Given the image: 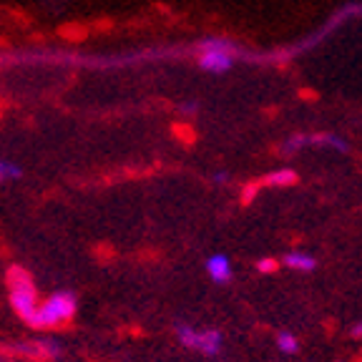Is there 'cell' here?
<instances>
[{
	"label": "cell",
	"mask_w": 362,
	"mask_h": 362,
	"mask_svg": "<svg viewBox=\"0 0 362 362\" xmlns=\"http://www.w3.org/2000/svg\"><path fill=\"white\" fill-rule=\"evenodd\" d=\"M194 58H197V66L204 74L221 76L234 68L239 58V45L232 38L206 35V38H199L197 45H194Z\"/></svg>",
	"instance_id": "6da1fadb"
},
{
	"label": "cell",
	"mask_w": 362,
	"mask_h": 362,
	"mask_svg": "<svg viewBox=\"0 0 362 362\" xmlns=\"http://www.w3.org/2000/svg\"><path fill=\"white\" fill-rule=\"evenodd\" d=\"M6 287H8V302H11L13 312H16L25 325H30V320H33L35 310H38V305H40V294H38V287H35L33 277H30V272L13 264L11 269L6 272Z\"/></svg>",
	"instance_id": "7a4b0ae2"
},
{
	"label": "cell",
	"mask_w": 362,
	"mask_h": 362,
	"mask_svg": "<svg viewBox=\"0 0 362 362\" xmlns=\"http://www.w3.org/2000/svg\"><path fill=\"white\" fill-rule=\"evenodd\" d=\"M78 312V297L71 289H58V292L48 294L45 300H40L38 310H35L33 320L28 327L33 329H56L68 325Z\"/></svg>",
	"instance_id": "3957f363"
},
{
	"label": "cell",
	"mask_w": 362,
	"mask_h": 362,
	"mask_svg": "<svg viewBox=\"0 0 362 362\" xmlns=\"http://www.w3.org/2000/svg\"><path fill=\"white\" fill-rule=\"evenodd\" d=\"M174 334L181 347L199 352L204 357H219L224 350V334L216 327H194V325L179 322L174 327Z\"/></svg>",
	"instance_id": "277c9868"
},
{
	"label": "cell",
	"mask_w": 362,
	"mask_h": 362,
	"mask_svg": "<svg viewBox=\"0 0 362 362\" xmlns=\"http://www.w3.org/2000/svg\"><path fill=\"white\" fill-rule=\"evenodd\" d=\"M6 352L16 360H35V362H53L61 360L63 345L58 339H25V342H16L8 345Z\"/></svg>",
	"instance_id": "5b68a950"
},
{
	"label": "cell",
	"mask_w": 362,
	"mask_h": 362,
	"mask_svg": "<svg viewBox=\"0 0 362 362\" xmlns=\"http://www.w3.org/2000/svg\"><path fill=\"white\" fill-rule=\"evenodd\" d=\"M204 269H206V274H209V279L214 284H229V282H232V277H234L232 259H229L226 255H221V252L206 257V264H204Z\"/></svg>",
	"instance_id": "8992f818"
},
{
	"label": "cell",
	"mask_w": 362,
	"mask_h": 362,
	"mask_svg": "<svg viewBox=\"0 0 362 362\" xmlns=\"http://www.w3.org/2000/svg\"><path fill=\"white\" fill-rule=\"evenodd\" d=\"M282 264L292 272H302V274H310V272L317 269V259L310 252H302V249H294V252H287L282 257Z\"/></svg>",
	"instance_id": "52a82bcc"
},
{
	"label": "cell",
	"mask_w": 362,
	"mask_h": 362,
	"mask_svg": "<svg viewBox=\"0 0 362 362\" xmlns=\"http://www.w3.org/2000/svg\"><path fill=\"white\" fill-rule=\"evenodd\" d=\"M310 144H317V146H325V148H332L337 153H350V144L337 134H317L310 136Z\"/></svg>",
	"instance_id": "ba28073f"
},
{
	"label": "cell",
	"mask_w": 362,
	"mask_h": 362,
	"mask_svg": "<svg viewBox=\"0 0 362 362\" xmlns=\"http://www.w3.org/2000/svg\"><path fill=\"white\" fill-rule=\"evenodd\" d=\"M274 345H277V350L282 352V355L287 357H294V355H300V337L294 332H289V329H282V332H277V339H274Z\"/></svg>",
	"instance_id": "9c48e42d"
},
{
	"label": "cell",
	"mask_w": 362,
	"mask_h": 362,
	"mask_svg": "<svg viewBox=\"0 0 362 362\" xmlns=\"http://www.w3.org/2000/svg\"><path fill=\"white\" fill-rule=\"evenodd\" d=\"M264 184L267 187H292L297 184V171L284 166V169H274L264 176Z\"/></svg>",
	"instance_id": "30bf717a"
},
{
	"label": "cell",
	"mask_w": 362,
	"mask_h": 362,
	"mask_svg": "<svg viewBox=\"0 0 362 362\" xmlns=\"http://www.w3.org/2000/svg\"><path fill=\"white\" fill-rule=\"evenodd\" d=\"M18 179H23V166L13 158H0V187L13 184Z\"/></svg>",
	"instance_id": "8fae6325"
},
{
	"label": "cell",
	"mask_w": 362,
	"mask_h": 362,
	"mask_svg": "<svg viewBox=\"0 0 362 362\" xmlns=\"http://www.w3.org/2000/svg\"><path fill=\"white\" fill-rule=\"evenodd\" d=\"M305 146H310V136L294 134L292 139H287V141L279 146V153H282V156H294V153H300Z\"/></svg>",
	"instance_id": "7c38bea8"
},
{
	"label": "cell",
	"mask_w": 362,
	"mask_h": 362,
	"mask_svg": "<svg viewBox=\"0 0 362 362\" xmlns=\"http://www.w3.org/2000/svg\"><path fill=\"white\" fill-rule=\"evenodd\" d=\"M277 269H279V259H274V257H262V259H257V272H259V274H274Z\"/></svg>",
	"instance_id": "4fadbf2b"
},
{
	"label": "cell",
	"mask_w": 362,
	"mask_h": 362,
	"mask_svg": "<svg viewBox=\"0 0 362 362\" xmlns=\"http://www.w3.org/2000/svg\"><path fill=\"white\" fill-rule=\"evenodd\" d=\"M350 337L352 339H362V320H357V322L350 327Z\"/></svg>",
	"instance_id": "5bb4252c"
},
{
	"label": "cell",
	"mask_w": 362,
	"mask_h": 362,
	"mask_svg": "<svg viewBox=\"0 0 362 362\" xmlns=\"http://www.w3.org/2000/svg\"><path fill=\"white\" fill-rule=\"evenodd\" d=\"M197 108H199V103H197V101H189V103H181L179 111H181V113H197Z\"/></svg>",
	"instance_id": "9a60e30c"
},
{
	"label": "cell",
	"mask_w": 362,
	"mask_h": 362,
	"mask_svg": "<svg viewBox=\"0 0 362 362\" xmlns=\"http://www.w3.org/2000/svg\"><path fill=\"white\" fill-rule=\"evenodd\" d=\"M226 181H229L226 171H214V184H226Z\"/></svg>",
	"instance_id": "2e32d148"
},
{
	"label": "cell",
	"mask_w": 362,
	"mask_h": 362,
	"mask_svg": "<svg viewBox=\"0 0 362 362\" xmlns=\"http://www.w3.org/2000/svg\"><path fill=\"white\" fill-rule=\"evenodd\" d=\"M0 362H18V360H16V357L8 355V352H3V355H0Z\"/></svg>",
	"instance_id": "e0dca14e"
}]
</instances>
